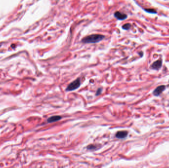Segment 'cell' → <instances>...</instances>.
<instances>
[{"label":"cell","instance_id":"obj_7","mask_svg":"<svg viewBox=\"0 0 169 168\" xmlns=\"http://www.w3.org/2000/svg\"><path fill=\"white\" fill-rule=\"evenodd\" d=\"M61 119V117L60 116H58V115L53 116H52V117H50L49 118H48V122H49V123H52V122H56L57 121H58Z\"/></svg>","mask_w":169,"mask_h":168},{"label":"cell","instance_id":"obj_1","mask_svg":"<svg viewBox=\"0 0 169 168\" xmlns=\"http://www.w3.org/2000/svg\"><path fill=\"white\" fill-rule=\"evenodd\" d=\"M105 36L100 34H93L85 37L82 40V42L84 43H95L102 40Z\"/></svg>","mask_w":169,"mask_h":168},{"label":"cell","instance_id":"obj_9","mask_svg":"<svg viewBox=\"0 0 169 168\" xmlns=\"http://www.w3.org/2000/svg\"><path fill=\"white\" fill-rule=\"evenodd\" d=\"M144 10L146 12L150 13H153V14L157 13V11L154 9H153V8H146V9H144Z\"/></svg>","mask_w":169,"mask_h":168},{"label":"cell","instance_id":"obj_3","mask_svg":"<svg viewBox=\"0 0 169 168\" xmlns=\"http://www.w3.org/2000/svg\"><path fill=\"white\" fill-rule=\"evenodd\" d=\"M162 60H158L153 62L150 66V68L152 70H159L162 67Z\"/></svg>","mask_w":169,"mask_h":168},{"label":"cell","instance_id":"obj_6","mask_svg":"<svg viewBox=\"0 0 169 168\" xmlns=\"http://www.w3.org/2000/svg\"><path fill=\"white\" fill-rule=\"evenodd\" d=\"M128 133L126 131H118L116 134V137L118 139H124L128 136Z\"/></svg>","mask_w":169,"mask_h":168},{"label":"cell","instance_id":"obj_5","mask_svg":"<svg viewBox=\"0 0 169 168\" xmlns=\"http://www.w3.org/2000/svg\"><path fill=\"white\" fill-rule=\"evenodd\" d=\"M114 17L116 18H117V19L120 20H124L127 19L128 17V16L126 14L122 13V12H121L120 11H116L114 13Z\"/></svg>","mask_w":169,"mask_h":168},{"label":"cell","instance_id":"obj_4","mask_svg":"<svg viewBox=\"0 0 169 168\" xmlns=\"http://www.w3.org/2000/svg\"><path fill=\"white\" fill-rule=\"evenodd\" d=\"M166 89V86L164 85H162L158 86L153 92V94L155 96H159Z\"/></svg>","mask_w":169,"mask_h":168},{"label":"cell","instance_id":"obj_2","mask_svg":"<svg viewBox=\"0 0 169 168\" xmlns=\"http://www.w3.org/2000/svg\"><path fill=\"white\" fill-rule=\"evenodd\" d=\"M81 85V81L80 79L79 78L73 81H72L71 83H70L67 88H66V91H74L75 90H76L79 88Z\"/></svg>","mask_w":169,"mask_h":168},{"label":"cell","instance_id":"obj_8","mask_svg":"<svg viewBox=\"0 0 169 168\" xmlns=\"http://www.w3.org/2000/svg\"><path fill=\"white\" fill-rule=\"evenodd\" d=\"M131 27V24H130V23H126L124 25H123L122 26V28L123 29V30H128L130 29Z\"/></svg>","mask_w":169,"mask_h":168},{"label":"cell","instance_id":"obj_11","mask_svg":"<svg viewBox=\"0 0 169 168\" xmlns=\"http://www.w3.org/2000/svg\"><path fill=\"white\" fill-rule=\"evenodd\" d=\"M88 149H94V148H95L96 147V146H94V145H89L88 147Z\"/></svg>","mask_w":169,"mask_h":168},{"label":"cell","instance_id":"obj_10","mask_svg":"<svg viewBox=\"0 0 169 168\" xmlns=\"http://www.w3.org/2000/svg\"><path fill=\"white\" fill-rule=\"evenodd\" d=\"M102 89L101 88H99L97 90V91L96 95V96H98V95H100L101 94V93H102Z\"/></svg>","mask_w":169,"mask_h":168}]
</instances>
